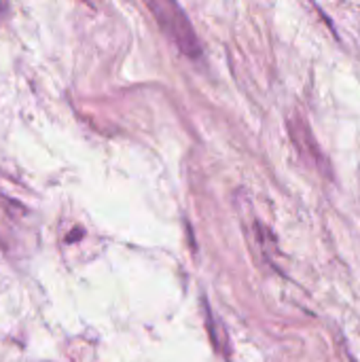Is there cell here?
<instances>
[{"instance_id":"obj_2","label":"cell","mask_w":360,"mask_h":362,"mask_svg":"<svg viewBox=\"0 0 360 362\" xmlns=\"http://www.w3.org/2000/svg\"><path fill=\"white\" fill-rule=\"evenodd\" d=\"M289 127H291V134H293V140H295L297 148H299L301 153H306V155L310 153V161L316 163L318 168H325L327 161L323 159V155H320V151H318V146H316V142H314V138H312L310 127H308L299 117H295L293 121H289Z\"/></svg>"},{"instance_id":"obj_1","label":"cell","mask_w":360,"mask_h":362,"mask_svg":"<svg viewBox=\"0 0 360 362\" xmlns=\"http://www.w3.org/2000/svg\"><path fill=\"white\" fill-rule=\"evenodd\" d=\"M149 8L153 11L155 19L159 21L161 30L170 36V40L189 57H199L202 53V45L197 40V34L191 25V21L187 19L185 11L176 4V2H168V0H155L149 2Z\"/></svg>"}]
</instances>
